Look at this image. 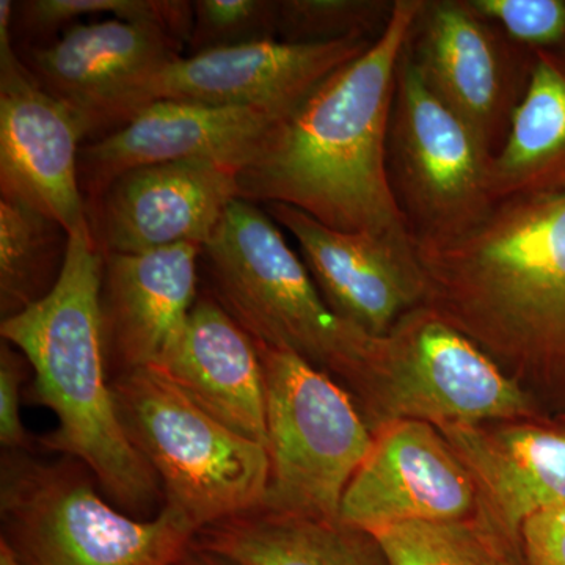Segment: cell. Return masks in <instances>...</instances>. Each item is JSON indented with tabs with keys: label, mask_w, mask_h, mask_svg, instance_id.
<instances>
[{
	"label": "cell",
	"mask_w": 565,
	"mask_h": 565,
	"mask_svg": "<svg viewBox=\"0 0 565 565\" xmlns=\"http://www.w3.org/2000/svg\"><path fill=\"white\" fill-rule=\"evenodd\" d=\"M266 207L296 237L327 303L364 332L386 338L401 315L424 296L415 256L367 234L337 232L286 204Z\"/></svg>",
	"instance_id": "cell-16"
},
{
	"label": "cell",
	"mask_w": 565,
	"mask_h": 565,
	"mask_svg": "<svg viewBox=\"0 0 565 565\" xmlns=\"http://www.w3.org/2000/svg\"><path fill=\"white\" fill-rule=\"evenodd\" d=\"M390 565H489L487 535L462 522H408L373 533Z\"/></svg>",
	"instance_id": "cell-25"
},
{
	"label": "cell",
	"mask_w": 565,
	"mask_h": 565,
	"mask_svg": "<svg viewBox=\"0 0 565 565\" xmlns=\"http://www.w3.org/2000/svg\"><path fill=\"white\" fill-rule=\"evenodd\" d=\"M440 433L481 486L503 533L516 541L523 523L565 505V430L515 426L484 430L448 424Z\"/></svg>",
	"instance_id": "cell-18"
},
{
	"label": "cell",
	"mask_w": 565,
	"mask_h": 565,
	"mask_svg": "<svg viewBox=\"0 0 565 565\" xmlns=\"http://www.w3.org/2000/svg\"><path fill=\"white\" fill-rule=\"evenodd\" d=\"M520 541L526 565H565V505L527 519Z\"/></svg>",
	"instance_id": "cell-30"
},
{
	"label": "cell",
	"mask_w": 565,
	"mask_h": 565,
	"mask_svg": "<svg viewBox=\"0 0 565 565\" xmlns=\"http://www.w3.org/2000/svg\"><path fill=\"white\" fill-rule=\"evenodd\" d=\"M202 245L104 256L106 344L121 371L161 370L180 343L199 296Z\"/></svg>",
	"instance_id": "cell-15"
},
{
	"label": "cell",
	"mask_w": 565,
	"mask_h": 565,
	"mask_svg": "<svg viewBox=\"0 0 565 565\" xmlns=\"http://www.w3.org/2000/svg\"><path fill=\"white\" fill-rule=\"evenodd\" d=\"M423 10L419 0L394 3L360 57L267 129L237 172L241 200L286 204L415 256V234L386 174L385 137L397 65Z\"/></svg>",
	"instance_id": "cell-1"
},
{
	"label": "cell",
	"mask_w": 565,
	"mask_h": 565,
	"mask_svg": "<svg viewBox=\"0 0 565 565\" xmlns=\"http://www.w3.org/2000/svg\"><path fill=\"white\" fill-rule=\"evenodd\" d=\"M281 114L247 107L159 99L125 125L81 148L85 206L121 174L140 167L221 161L243 167Z\"/></svg>",
	"instance_id": "cell-14"
},
{
	"label": "cell",
	"mask_w": 565,
	"mask_h": 565,
	"mask_svg": "<svg viewBox=\"0 0 565 565\" xmlns=\"http://www.w3.org/2000/svg\"><path fill=\"white\" fill-rule=\"evenodd\" d=\"M184 46L154 25L110 18L77 22L18 54L41 87L73 111L84 139L96 140L120 128L134 93L182 57Z\"/></svg>",
	"instance_id": "cell-11"
},
{
	"label": "cell",
	"mask_w": 565,
	"mask_h": 565,
	"mask_svg": "<svg viewBox=\"0 0 565 565\" xmlns=\"http://www.w3.org/2000/svg\"><path fill=\"white\" fill-rule=\"evenodd\" d=\"M501 199L415 234L424 294L487 344L565 373V184L508 185Z\"/></svg>",
	"instance_id": "cell-2"
},
{
	"label": "cell",
	"mask_w": 565,
	"mask_h": 565,
	"mask_svg": "<svg viewBox=\"0 0 565 565\" xmlns=\"http://www.w3.org/2000/svg\"><path fill=\"white\" fill-rule=\"evenodd\" d=\"M565 150V76L555 65L534 66L525 98L512 118L511 134L487 185L519 180ZM486 185V189H487Z\"/></svg>",
	"instance_id": "cell-23"
},
{
	"label": "cell",
	"mask_w": 565,
	"mask_h": 565,
	"mask_svg": "<svg viewBox=\"0 0 565 565\" xmlns=\"http://www.w3.org/2000/svg\"><path fill=\"white\" fill-rule=\"evenodd\" d=\"M104 255L90 232L71 234L65 266L46 297L2 319L0 334L33 371L32 401L57 416L50 451L84 465L126 511H148L162 492L134 448L107 384L103 318Z\"/></svg>",
	"instance_id": "cell-3"
},
{
	"label": "cell",
	"mask_w": 565,
	"mask_h": 565,
	"mask_svg": "<svg viewBox=\"0 0 565 565\" xmlns=\"http://www.w3.org/2000/svg\"><path fill=\"white\" fill-rule=\"evenodd\" d=\"M370 46L363 36L321 43L274 39L180 57L134 93L122 125L159 99L286 115Z\"/></svg>",
	"instance_id": "cell-10"
},
{
	"label": "cell",
	"mask_w": 565,
	"mask_h": 565,
	"mask_svg": "<svg viewBox=\"0 0 565 565\" xmlns=\"http://www.w3.org/2000/svg\"><path fill=\"white\" fill-rule=\"evenodd\" d=\"M403 131L408 166L424 195L437 207L475 206L486 193L489 167L482 140L427 79L423 66L405 58L401 74ZM456 214V215H457Z\"/></svg>",
	"instance_id": "cell-19"
},
{
	"label": "cell",
	"mask_w": 565,
	"mask_h": 565,
	"mask_svg": "<svg viewBox=\"0 0 565 565\" xmlns=\"http://www.w3.org/2000/svg\"><path fill=\"white\" fill-rule=\"evenodd\" d=\"M239 167L184 161L140 167L111 181L87 204L88 230L104 256L180 244L203 245L239 199Z\"/></svg>",
	"instance_id": "cell-12"
},
{
	"label": "cell",
	"mask_w": 565,
	"mask_h": 565,
	"mask_svg": "<svg viewBox=\"0 0 565 565\" xmlns=\"http://www.w3.org/2000/svg\"><path fill=\"white\" fill-rule=\"evenodd\" d=\"M370 2L349 0H286L278 2V32L288 43H321L362 36L373 18Z\"/></svg>",
	"instance_id": "cell-27"
},
{
	"label": "cell",
	"mask_w": 565,
	"mask_h": 565,
	"mask_svg": "<svg viewBox=\"0 0 565 565\" xmlns=\"http://www.w3.org/2000/svg\"><path fill=\"white\" fill-rule=\"evenodd\" d=\"M487 545H489V565H520L512 550L500 544L497 539L487 535Z\"/></svg>",
	"instance_id": "cell-31"
},
{
	"label": "cell",
	"mask_w": 565,
	"mask_h": 565,
	"mask_svg": "<svg viewBox=\"0 0 565 565\" xmlns=\"http://www.w3.org/2000/svg\"><path fill=\"white\" fill-rule=\"evenodd\" d=\"M111 392L126 435L158 476L167 508L199 533L262 511L270 473L266 446L212 418L159 370L120 371Z\"/></svg>",
	"instance_id": "cell-5"
},
{
	"label": "cell",
	"mask_w": 565,
	"mask_h": 565,
	"mask_svg": "<svg viewBox=\"0 0 565 565\" xmlns=\"http://www.w3.org/2000/svg\"><path fill=\"white\" fill-rule=\"evenodd\" d=\"M0 565H20L6 541H0Z\"/></svg>",
	"instance_id": "cell-33"
},
{
	"label": "cell",
	"mask_w": 565,
	"mask_h": 565,
	"mask_svg": "<svg viewBox=\"0 0 565 565\" xmlns=\"http://www.w3.org/2000/svg\"><path fill=\"white\" fill-rule=\"evenodd\" d=\"M25 356L3 341L0 349V444L6 451L28 452L29 435L21 418V388Z\"/></svg>",
	"instance_id": "cell-29"
},
{
	"label": "cell",
	"mask_w": 565,
	"mask_h": 565,
	"mask_svg": "<svg viewBox=\"0 0 565 565\" xmlns=\"http://www.w3.org/2000/svg\"><path fill=\"white\" fill-rule=\"evenodd\" d=\"M422 66L435 90L484 140L487 121L500 98V71L481 24L462 7H435Z\"/></svg>",
	"instance_id": "cell-21"
},
{
	"label": "cell",
	"mask_w": 565,
	"mask_h": 565,
	"mask_svg": "<svg viewBox=\"0 0 565 565\" xmlns=\"http://www.w3.org/2000/svg\"><path fill=\"white\" fill-rule=\"evenodd\" d=\"M70 234L31 204L0 195V310L21 313L57 285Z\"/></svg>",
	"instance_id": "cell-22"
},
{
	"label": "cell",
	"mask_w": 565,
	"mask_h": 565,
	"mask_svg": "<svg viewBox=\"0 0 565 565\" xmlns=\"http://www.w3.org/2000/svg\"><path fill=\"white\" fill-rule=\"evenodd\" d=\"M278 2L269 0H196L188 46L192 54L274 40Z\"/></svg>",
	"instance_id": "cell-26"
},
{
	"label": "cell",
	"mask_w": 565,
	"mask_h": 565,
	"mask_svg": "<svg viewBox=\"0 0 565 565\" xmlns=\"http://www.w3.org/2000/svg\"><path fill=\"white\" fill-rule=\"evenodd\" d=\"M195 545L228 565H390L366 531L266 511L204 527Z\"/></svg>",
	"instance_id": "cell-20"
},
{
	"label": "cell",
	"mask_w": 565,
	"mask_h": 565,
	"mask_svg": "<svg viewBox=\"0 0 565 565\" xmlns=\"http://www.w3.org/2000/svg\"><path fill=\"white\" fill-rule=\"evenodd\" d=\"M256 348L266 379L270 462L262 511L338 522L345 489L374 438L351 396L326 371L296 353Z\"/></svg>",
	"instance_id": "cell-7"
},
{
	"label": "cell",
	"mask_w": 565,
	"mask_h": 565,
	"mask_svg": "<svg viewBox=\"0 0 565 565\" xmlns=\"http://www.w3.org/2000/svg\"><path fill=\"white\" fill-rule=\"evenodd\" d=\"M373 382L382 412L394 422L476 426L530 411L516 382L438 315L416 318L388 337Z\"/></svg>",
	"instance_id": "cell-8"
},
{
	"label": "cell",
	"mask_w": 565,
	"mask_h": 565,
	"mask_svg": "<svg viewBox=\"0 0 565 565\" xmlns=\"http://www.w3.org/2000/svg\"><path fill=\"white\" fill-rule=\"evenodd\" d=\"M177 565H228L223 563L218 557L212 556L211 553L204 552L193 544L189 552L185 553L184 557Z\"/></svg>",
	"instance_id": "cell-32"
},
{
	"label": "cell",
	"mask_w": 565,
	"mask_h": 565,
	"mask_svg": "<svg viewBox=\"0 0 565 565\" xmlns=\"http://www.w3.org/2000/svg\"><path fill=\"white\" fill-rule=\"evenodd\" d=\"M110 14L117 20L162 29L188 44L193 24V2L188 0H25L14 3V41L25 47L47 43L57 32L84 18ZM55 39V36H54Z\"/></svg>",
	"instance_id": "cell-24"
},
{
	"label": "cell",
	"mask_w": 565,
	"mask_h": 565,
	"mask_svg": "<svg viewBox=\"0 0 565 565\" xmlns=\"http://www.w3.org/2000/svg\"><path fill=\"white\" fill-rule=\"evenodd\" d=\"M0 514L20 565H177L199 534L167 505L145 522L121 514L77 465L25 451L3 456Z\"/></svg>",
	"instance_id": "cell-6"
},
{
	"label": "cell",
	"mask_w": 565,
	"mask_h": 565,
	"mask_svg": "<svg viewBox=\"0 0 565 565\" xmlns=\"http://www.w3.org/2000/svg\"><path fill=\"white\" fill-rule=\"evenodd\" d=\"M202 267L212 299L256 343L373 382L388 337L375 338L332 310L266 210L241 199L230 203L203 245Z\"/></svg>",
	"instance_id": "cell-4"
},
{
	"label": "cell",
	"mask_w": 565,
	"mask_h": 565,
	"mask_svg": "<svg viewBox=\"0 0 565 565\" xmlns=\"http://www.w3.org/2000/svg\"><path fill=\"white\" fill-rule=\"evenodd\" d=\"M13 10L14 2L0 0V195L44 212L70 236L90 232L79 180V122L21 61Z\"/></svg>",
	"instance_id": "cell-9"
},
{
	"label": "cell",
	"mask_w": 565,
	"mask_h": 565,
	"mask_svg": "<svg viewBox=\"0 0 565 565\" xmlns=\"http://www.w3.org/2000/svg\"><path fill=\"white\" fill-rule=\"evenodd\" d=\"M473 476L430 423L394 422L375 438L341 501L338 522L375 533L408 522H462Z\"/></svg>",
	"instance_id": "cell-13"
},
{
	"label": "cell",
	"mask_w": 565,
	"mask_h": 565,
	"mask_svg": "<svg viewBox=\"0 0 565 565\" xmlns=\"http://www.w3.org/2000/svg\"><path fill=\"white\" fill-rule=\"evenodd\" d=\"M471 6L526 43H553L565 33V3L559 0H475Z\"/></svg>",
	"instance_id": "cell-28"
},
{
	"label": "cell",
	"mask_w": 565,
	"mask_h": 565,
	"mask_svg": "<svg viewBox=\"0 0 565 565\" xmlns=\"http://www.w3.org/2000/svg\"><path fill=\"white\" fill-rule=\"evenodd\" d=\"M159 371L212 418L267 449L262 356L217 300L199 297L180 343Z\"/></svg>",
	"instance_id": "cell-17"
}]
</instances>
